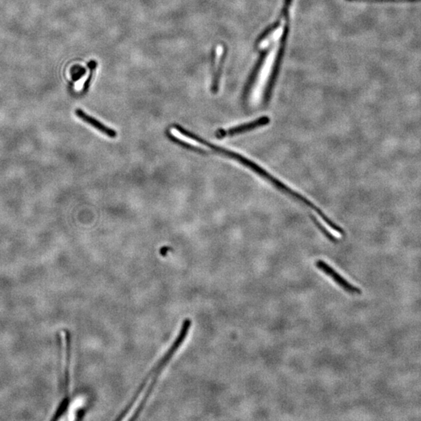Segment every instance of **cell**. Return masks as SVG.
Instances as JSON below:
<instances>
[{
	"instance_id": "obj_9",
	"label": "cell",
	"mask_w": 421,
	"mask_h": 421,
	"mask_svg": "<svg viewBox=\"0 0 421 421\" xmlns=\"http://www.w3.org/2000/svg\"><path fill=\"white\" fill-rule=\"evenodd\" d=\"M227 53H228V49H227L226 46H223V53H222L221 57H220L217 70L214 74L213 81H212L211 91L213 94H217L218 91H219L220 78H221L222 74H223V67L225 64V59H226Z\"/></svg>"
},
{
	"instance_id": "obj_2",
	"label": "cell",
	"mask_w": 421,
	"mask_h": 421,
	"mask_svg": "<svg viewBox=\"0 0 421 421\" xmlns=\"http://www.w3.org/2000/svg\"><path fill=\"white\" fill-rule=\"evenodd\" d=\"M208 147L211 148L212 151L216 152V153L224 155V156L228 157V158H230L232 159H234V160L237 161L238 163H240V164L243 165L244 167L252 170L253 172L257 174L258 176H261V177L264 178L265 180H268L269 183H272V185L274 186L276 189L279 190L281 192L284 193L285 195H289L290 197L297 200L299 202H301V204H304V205L307 206L308 208L313 209L316 213L318 214V216L321 219H323L324 221L332 229H334L335 231H337L340 234H345V231H344L342 228H341L339 225L336 224L332 219H329L319 208H317V206L314 205L311 201L307 199L303 195H300L298 193L291 189L287 186H285L282 182L280 181V180H278L274 176H272L269 172H267L266 170L261 168V167H259L258 165L253 163L252 160L247 159L246 157L243 156V155H240V154L236 153L234 151H229V150L223 148V147H220V146L215 145V144H211V143L208 144Z\"/></svg>"
},
{
	"instance_id": "obj_1",
	"label": "cell",
	"mask_w": 421,
	"mask_h": 421,
	"mask_svg": "<svg viewBox=\"0 0 421 421\" xmlns=\"http://www.w3.org/2000/svg\"><path fill=\"white\" fill-rule=\"evenodd\" d=\"M191 325H192V321L190 318H186L183 321L181 329H180V332L178 333V336L176 337V339L174 340V342L170 346L169 349L166 352L163 357L158 361L157 365L150 371L148 375L146 376V378L143 380V382L140 383L139 387L137 389L136 392L134 393L132 398H131V400L129 401L127 406H125L123 410H122V412H121L120 414L116 418V419H115L116 421L123 420L126 417V415L129 414V412L131 411V409L133 408V406L136 403L138 398L141 395V393L144 391V389L148 385V387H147V390H146L145 393H144L143 398L140 401V404L138 405L136 410L134 412V414H134V417L131 418V420L134 421V420H136L138 418V416L141 413L142 410H143L144 406H145L146 403H147V400L149 399L151 393L154 391L157 381L159 379V375L162 374L165 367L167 366L170 361L172 360L173 356L176 354V352L181 347L186 338L188 337L190 330H191Z\"/></svg>"
},
{
	"instance_id": "obj_14",
	"label": "cell",
	"mask_w": 421,
	"mask_h": 421,
	"mask_svg": "<svg viewBox=\"0 0 421 421\" xmlns=\"http://www.w3.org/2000/svg\"><path fill=\"white\" fill-rule=\"evenodd\" d=\"M351 1H357V0H351Z\"/></svg>"
},
{
	"instance_id": "obj_5",
	"label": "cell",
	"mask_w": 421,
	"mask_h": 421,
	"mask_svg": "<svg viewBox=\"0 0 421 421\" xmlns=\"http://www.w3.org/2000/svg\"><path fill=\"white\" fill-rule=\"evenodd\" d=\"M315 266L321 272H324L325 275L330 277L339 287L346 291V293H349V294L356 295H360L362 293V290L360 288L352 285L347 280H345L341 275L338 274L334 268H332L325 261H321V260L316 261Z\"/></svg>"
},
{
	"instance_id": "obj_3",
	"label": "cell",
	"mask_w": 421,
	"mask_h": 421,
	"mask_svg": "<svg viewBox=\"0 0 421 421\" xmlns=\"http://www.w3.org/2000/svg\"><path fill=\"white\" fill-rule=\"evenodd\" d=\"M61 334V340L63 342L64 348V378H63V398L61 400L58 408L53 414L52 421H57L63 416L68 410L70 402V357H71V337L70 332L63 331Z\"/></svg>"
},
{
	"instance_id": "obj_7",
	"label": "cell",
	"mask_w": 421,
	"mask_h": 421,
	"mask_svg": "<svg viewBox=\"0 0 421 421\" xmlns=\"http://www.w3.org/2000/svg\"><path fill=\"white\" fill-rule=\"evenodd\" d=\"M269 123H270V118L268 117V116H262V117L258 118V119H255L252 122L232 127L228 131H225L223 129L219 130L216 132V136L217 138H223L226 136H235L237 134L253 131V130L258 128V127H264V126L269 124Z\"/></svg>"
},
{
	"instance_id": "obj_6",
	"label": "cell",
	"mask_w": 421,
	"mask_h": 421,
	"mask_svg": "<svg viewBox=\"0 0 421 421\" xmlns=\"http://www.w3.org/2000/svg\"><path fill=\"white\" fill-rule=\"evenodd\" d=\"M274 42H271L270 45L267 46L265 49H263L262 51L260 53L258 59H257V62L255 63L253 68L252 69V73L250 74L248 81L246 82L245 87L244 88V92H243V99L244 101L248 99V95H250L252 89L253 88L255 82H256V80H257V77H258L260 70L262 68L263 64H264L267 56L269 55V53H270V52L272 51V49L274 47Z\"/></svg>"
},
{
	"instance_id": "obj_8",
	"label": "cell",
	"mask_w": 421,
	"mask_h": 421,
	"mask_svg": "<svg viewBox=\"0 0 421 421\" xmlns=\"http://www.w3.org/2000/svg\"><path fill=\"white\" fill-rule=\"evenodd\" d=\"M76 115H78V117H79L80 119H82V120L84 121L85 123H88V124L91 125V127H94V128L97 129L98 131H101V132L103 133L106 136L110 137L111 138H115L117 135L116 132H115L114 130L110 128V127H106L104 124H102L101 122L97 120L95 118L91 117V115H87V114L85 113L84 112L82 111L81 109H78V110H76L75 111Z\"/></svg>"
},
{
	"instance_id": "obj_10",
	"label": "cell",
	"mask_w": 421,
	"mask_h": 421,
	"mask_svg": "<svg viewBox=\"0 0 421 421\" xmlns=\"http://www.w3.org/2000/svg\"><path fill=\"white\" fill-rule=\"evenodd\" d=\"M281 25V20L280 18H278L275 22L272 24V25H269V26L267 27L266 28L265 30H263L262 32L261 33V34L259 35L258 38L256 39V42H255V47H257L258 46L261 42H264V40L268 36V35H270L272 32H274L275 30H277L279 28V27Z\"/></svg>"
},
{
	"instance_id": "obj_12",
	"label": "cell",
	"mask_w": 421,
	"mask_h": 421,
	"mask_svg": "<svg viewBox=\"0 0 421 421\" xmlns=\"http://www.w3.org/2000/svg\"><path fill=\"white\" fill-rule=\"evenodd\" d=\"M310 219L313 220V223L315 224L316 226H317V228H318V229L321 230V232H322L324 235H325V237H326L328 240H330L331 242H333V243H334V244H337L338 240H337V239L336 238V237H335V236H333L332 233H330L329 231L327 230V229H325V227H324L323 225H321V223H320L319 222L317 221V219H316L314 216H311V215H310Z\"/></svg>"
},
{
	"instance_id": "obj_11",
	"label": "cell",
	"mask_w": 421,
	"mask_h": 421,
	"mask_svg": "<svg viewBox=\"0 0 421 421\" xmlns=\"http://www.w3.org/2000/svg\"><path fill=\"white\" fill-rule=\"evenodd\" d=\"M167 136L169 139H171V140L175 142L176 144H179V145H181L182 147H186L187 149L192 150V151H200V152H203V153H205V151L204 150L200 149V148H198V147H196V146L192 145V144H188V143H186V142L182 141L181 140H180L179 138H176V137L173 136L171 133H167Z\"/></svg>"
},
{
	"instance_id": "obj_13",
	"label": "cell",
	"mask_w": 421,
	"mask_h": 421,
	"mask_svg": "<svg viewBox=\"0 0 421 421\" xmlns=\"http://www.w3.org/2000/svg\"><path fill=\"white\" fill-rule=\"evenodd\" d=\"M88 67L90 68V74H89L88 78H87V81L85 82L84 85L83 91H87V89H88L89 86H90V83H91V78H92L93 74L95 72V69L97 67V62L96 61H91V62L88 63Z\"/></svg>"
},
{
	"instance_id": "obj_4",
	"label": "cell",
	"mask_w": 421,
	"mask_h": 421,
	"mask_svg": "<svg viewBox=\"0 0 421 421\" xmlns=\"http://www.w3.org/2000/svg\"><path fill=\"white\" fill-rule=\"evenodd\" d=\"M289 31V19H286L285 20V25L284 26L283 30H282V34H281V38H280V47H279V50H278L277 54H276L274 64L272 66V73L269 76V79H268L266 87H265V93H264L263 102H264L265 106H267L268 102H270L273 89H274L276 81H277L278 77L280 74L281 62H282V59H283L284 55H285V49H286V45H287Z\"/></svg>"
}]
</instances>
